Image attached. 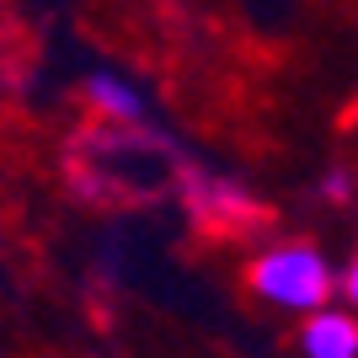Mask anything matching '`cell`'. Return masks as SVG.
Masks as SVG:
<instances>
[{
	"label": "cell",
	"instance_id": "cell-1",
	"mask_svg": "<svg viewBox=\"0 0 358 358\" xmlns=\"http://www.w3.org/2000/svg\"><path fill=\"white\" fill-rule=\"evenodd\" d=\"M246 289L262 305H273V310L310 315L321 305H331V294L343 289V273H331V262L315 252L310 241H278V246L252 257Z\"/></svg>",
	"mask_w": 358,
	"mask_h": 358
},
{
	"label": "cell",
	"instance_id": "cell-2",
	"mask_svg": "<svg viewBox=\"0 0 358 358\" xmlns=\"http://www.w3.org/2000/svg\"><path fill=\"white\" fill-rule=\"evenodd\" d=\"M299 353L305 358H358V310L353 305H321L299 327Z\"/></svg>",
	"mask_w": 358,
	"mask_h": 358
},
{
	"label": "cell",
	"instance_id": "cell-3",
	"mask_svg": "<svg viewBox=\"0 0 358 358\" xmlns=\"http://www.w3.org/2000/svg\"><path fill=\"white\" fill-rule=\"evenodd\" d=\"M86 102L102 113V118H113V123H139L145 118V96H139L123 75H107V70H96L86 80Z\"/></svg>",
	"mask_w": 358,
	"mask_h": 358
},
{
	"label": "cell",
	"instance_id": "cell-4",
	"mask_svg": "<svg viewBox=\"0 0 358 358\" xmlns=\"http://www.w3.org/2000/svg\"><path fill=\"white\" fill-rule=\"evenodd\" d=\"M343 299H348V305L358 310V252H353V262L343 268Z\"/></svg>",
	"mask_w": 358,
	"mask_h": 358
}]
</instances>
